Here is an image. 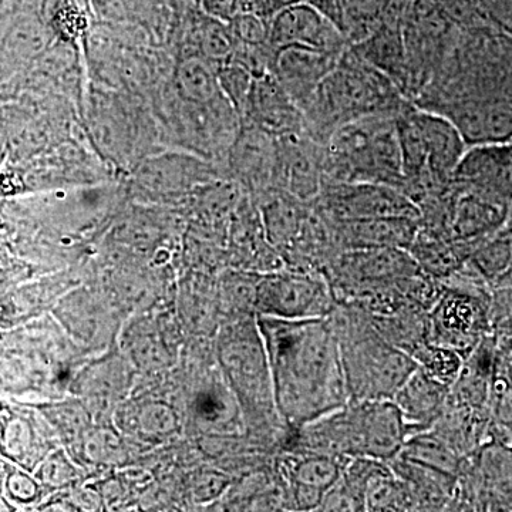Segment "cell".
Wrapping results in <instances>:
<instances>
[{"mask_svg": "<svg viewBox=\"0 0 512 512\" xmlns=\"http://www.w3.org/2000/svg\"><path fill=\"white\" fill-rule=\"evenodd\" d=\"M456 124L468 146L512 141V39L490 26L458 29L439 69L412 101Z\"/></svg>", "mask_w": 512, "mask_h": 512, "instance_id": "cell-1", "label": "cell"}, {"mask_svg": "<svg viewBox=\"0 0 512 512\" xmlns=\"http://www.w3.org/2000/svg\"><path fill=\"white\" fill-rule=\"evenodd\" d=\"M261 332L276 407L293 430L349 403L338 336L329 316L299 320L265 316Z\"/></svg>", "mask_w": 512, "mask_h": 512, "instance_id": "cell-2", "label": "cell"}, {"mask_svg": "<svg viewBox=\"0 0 512 512\" xmlns=\"http://www.w3.org/2000/svg\"><path fill=\"white\" fill-rule=\"evenodd\" d=\"M293 447L340 458L390 461L407 440L402 414L392 400L349 402L293 430Z\"/></svg>", "mask_w": 512, "mask_h": 512, "instance_id": "cell-3", "label": "cell"}, {"mask_svg": "<svg viewBox=\"0 0 512 512\" xmlns=\"http://www.w3.org/2000/svg\"><path fill=\"white\" fill-rule=\"evenodd\" d=\"M407 103L409 100L386 74L349 46L303 113L306 133L323 144L336 128L349 121L377 114L396 116Z\"/></svg>", "mask_w": 512, "mask_h": 512, "instance_id": "cell-4", "label": "cell"}, {"mask_svg": "<svg viewBox=\"0 0 512 512\" xmlns=\"http://www.w3.org/2000/svg\"><path fill=\"white\" fill-rule=\"evenodd\" d=\"M329 318L338 336L349 402L392 400L419 367L416 360L387 342L355 305L336 302Z\"/></svg>", "mask_w": 512, "mask_h": 512, "instance_id": "cell-5", "label": "cell"}, {"mask_svg": "<svg viewBox=\"0 0 512 512\" xmlns=\"http://www.w3.org/2000/svg\"><path fill=\"white\" fill-rule=\"evenodd\" d=\"M396 116L377 114L336 128L323 143V183H375L402 190L404 173Z\"/></svg>", "mask_w": 512, "mask_h": 512, "instance_id": "cell-6", "label": "cell"}, {"mask_svg": "<svg viewBox=\"0 0 512 512\" xmlns=\"http://www.w3.org/2000/svg\"><path fill=\"white\" fill-rule=\"evenodd\" d=\"M441 284L443 289L429 311L427 339L466 359L491 335V285L467 262Z\"/></svg>", "mask_w": 512, "mask_h": 512, "instance_id": "cell-7", "label": "cell"}, {"mask_svg": "<svg viewBox=\"0 0 512 512\" xmlns=\"http://www.w3.org/2000/svg\"><path fill=\"white\" fill-rule=\"evenodd\" d=\"M404 180L430 174L451 181L468 144L453 121L413 103L396 116Z\"/></svg>", "mask_w": 512, "mask_h": 512, "instance_id": "cell-8", "label": "cell"}, {"mask_svg": "<svg viewBox=\"0 0 512 512\" xmlns=\"http://www.w3.org/2000/svg\"><path fill=\"white\" fill-rule=\"evenodd\" d=\"M163 94L161 121L175 143L195 156L224 165L241 130V119L227 97L210 103H190L178 99L170 89Z\"/></svg>", "mask_w": 512, "mask_h": 512, "instance_id": "cell-9", "label": "cell"}, {"mask_svg": "<svg viewBox=\"0 0 512 512\" xmlns=\"http://www.w3.org/2000/svg\"><path fill=\"white\" fill-rule=\"evenodd\" d=\"M90 143L106 163L124 167L141 161L140 151L150 147L144 140L141 114L113 90L92 87L86 106H82Z\"/></svg>", "mask_w": 512, "mask_h": 512, "instance_id": "cell-10", "label": "cell"}, {"mask_svg": "<svg viewBox=\"0 0 512 512\" xmlns=\"http://www.w3.org/2000/svg\"><path fill=\"white\" fill-rule=\"evenodd\" d=\"M453 511H512V447L485 441L463 458Z\"/></svg>", "mask_w": 512, "mask_h": 512, "instance_id": "cell-11", "label": "cell"}, {"mask_svg": "<svg viewBox=\"0 0 512 512\" xmlns=\"http://www.w3.org/2000/svg\"><path fill=\"white\" fill-rule=\"evenodd\" d=\"M329 220L410 218L420 221V210L406 194L390 185L375 183H323L313 202Z\"/></svg>", "mask_w": 512, "mask_h": 512, "instance_id": "cell-12", "label": "cell"}, {"mask_svg": "<svg viewBox=\"0 0 512 512\" xmlns=\"http://www.w3.org/2000/svg\"><path fill=\"white\" fill-rule=\"evenodd\" d=\"M451 184L511 211L512 141L468 146L451 174Z\"/></svg>", "mask_w": 512, "mask_h": 512, "instance_id": "cell-13", "label": "cell"}, {"mask_svg": "<svg viewBox=\"0 0 512 512\" xmlns=\"http://www.w3.org/2000/svg\"><path fill=\"white\" fill-rule=\"evenodd\" d=\"M259 305L272 318H326L336 306L328 279L322 274L276 276L261 285Z\"/></svg>", "mask_w": 512, "mask_h": 512, "instance_id": "cell-14", "label": "cell"}, {"mask_svg": "<svg viewBox=\"0 0 512 512\" xmlns=\"http://www.w3.org/2000/svg\"><path fill=\"white\" fill-rule=\"evenodd\" d=\"M325 181L323 144L311 134L276 137L275 187L296 200L313 204Z\"/></svg>", "mask_w": 512, "mask_h": 512, "instance_id": "cell-15", "label": "cell"}, {"mask_svg": "<svg viewBox=\"0 0 512 512\" xmlns=\"http://www.w3.org/2000/svg\"><path fill=\"white\" fill-rule=\"evenodd\" d=\"M269 42L275 50L302 46L342 55L349 45L338 26L311 3H299L269 20Z\"/></svg>", "mask_w": 512, "mask_h": 512, "instance_id": "cell-16", "label": "cell"}, {"mask_svg": "<svg viewBox=\"0 0 512 512\" xmlns=\"http://www.w3.org/2000/svg\"><path fill=\"white\" fill-rule=\"evenodd\" d=\"M340 56L311 47H281L275 50L271 73L305 113L320 83L332 72Z\"/></svg>", "mask_w": 512, "mask_h": 512, "instance_id": "cell-17", "label": "cell"}, {"mask_svg": "<svg viewBox=\"0 0 512 512\" xmlns=\"http://www.w3.org/2000/svg\"><path fill=\"white\" fill-rule=\"evenodd\" d=\"M241 124H251L274 137L306 131L302 110L272 73L255 77Z\"/></svg>", "mask_w": 512, "mask_h": 512, "instance_id": "cell-18", "label": "cell"}, {"mask_svg": "<svg viewBox=\"0 0 512 512\" xmlns=\"http://www.w3.org/2000/svg\"><path fill=\"white\" fill-rule=\"evenodd\" d=\"M224 165L227 173L252 187H275L276 137L251 124H241Z\"/></svg>", "mask_w": 512, "mask_h": 512, "instance_id": "cell-19", "label": "cell"}, {"mask_svg": "<svg viewBox=\"0 0 512 512\" xmlns=\"http://www.w3.org/2000/svg\"><path fill=\"white\" fill-rule=\"evenodd\" d=\"M99 22L140 28L154 46L170 42L177 15L165 0H90Z\"/></svg>", "mask_w": 512, "mask_h": 512, "instance_id": "cell-20", "label": "cell"}, {"mask_svg": "<svg viewBox=\"0 0 512 512\" xmlns=\"http://www.w3.org/2000/svg\"><path fill=\"white\" fill-rule=\"evenodd\" d=\"M448 393L446 384L431 379L420 367L414 370L392 399L402 414L407 439L434 426L446 409Z\"/></svg>", "mask_w": 512, "mask_h": 512, "instance_id": "cell-21", "label": "cell"}, {"mask_svg": "<svg viewBox=\"0 0 512 512\" xmlns=\"http://www.w3.org/2000/svg\"><path fill=\"white\" fill-rule=\"evenodd\" d=\"M329 221L342 251L367 248L407 249L412 245L420 228V222L410 218Z\"/></svg>", "mask_w": 512, "mask_h": 512, "instance_id": "cell-22", "label": "cell"}, {"mask_svg": "<svg viewBox=\"0 0 512 512\" xmlns=\"http://www.w3.org/2000/svg\"><path fill=\"white\" fill-rule=\"evenodd\" d=\"M508 218L510 211L507 208L485 200L473 192L456 188L451 204L448 232L453 241L476 245L500 231L507 224Z\"/></svg>", "mask_w": 512, "mask_h": 512, "instance_id": "cell-23", "label": "cell"}, {"mask_svg": "<svg viewBox=\"0 0 512 512\" xmlns=\"http://www.w3.org/2000/svg\"><path fill=\"white\" fill-rule=\"evenodd\" d=\"M387 463L393 473L409 488L414 510L453 511L457 497V476L400 456L392 458Z\"/></svg>", "mask_w": 512, "mask_h": 512, "instance_id": "cell-24", "label": "cell"}, {"mask_svg": "<svg viewBox=\"0 0 512 512\" xmlns=\"http://www.w3.org/2000/svg\"><path fill=\"white\" fill-rule=\"evenodd\" d=\"M491 417L488 410L448 402L431 431L446 441L461 457L476 451L488 440Z\"/></svg>", "mask_w": 512, "mask_h": 512, "instance_id": "cell-25", "label": "cell"}, {"mask_svg": "<svg viewBox=\"0 0 512 512\" xmlns=\"http://www.w3.org/2000/svg\"><path fill=\"white\" fill-rule=\"evenodd\" d=\"M221 64L195 53H181L174 60L170 90L190 103H210L224 96L218 82Z\"/></svg>", "mask_w": 512, "mask_h": 512, "instance_id": "cell-26", "label": "cell"}, {"mask_svg": "<svg viewBox=\"0 0 512 512\" xmlns=\"http://www.w3.org/2000/svg\"><path fill=\"white\" fill-rule=\"evenodd\" d=\"M350 47L367 63L386 74L403 94L406 86V49L400 30L380 25L363 42Z\"/></svg>", "mask_w": 512, "mask_h": 512, "instance_id": "cell-27", "label": "cell"}, {"mask_svg": "<svg viewBox=\"0 0 512 512\" xmlns=\"http://www.w3.org/2000/svg\"><path fill=\"white\" fill-rule=\"evenodd\" d=\"M369 318L387 342L410 356L429 342V312L419 306H407L389 315H369Z\"/></svg>", "mask_w": 512, "mask_h": 512, "instance_id": "cell-28", "label": "cell"}, {"mask_svg": "<svg viewBox=\"0 0 512 512\" xmlns=\"http://www.w3.org/2000/svg\"><path fill=\"white\" fill-rule=\"evenodd\" d=\"M348 460L349 458L301 450L298 456L292 458L289 474L293 485L313 488L325 494L339 480Z\"/></svg>", "mask_w": 512, "mask_h": 512, "instance_id": "cell-29", "label": "cell"}, {"mask_svg": "<svg viewBox=\"0 0 512 512\" xmlns=\"http://www.w3.org/2000/svg\"><path fill=\"white\" fill-rule=\"evenodd\" d=\"M399 456L453 476H457L464 458L431 430L410 436Z\"/></svg>", "mask_w": 512, "mask_h": 512, "instance_id": "cell-30", "label": "cell"}, {"mask_svg": "<svg viewBox=\"0 0 512 512\" xmlns=\"http://www.w3.org/2000/svg\"><path fill=\"white\" fill-rule=\"evenodd\" d=\"M366 511H416L407 485L393 473L389 463L367 485Z\"/></svg>", "mask_w": 512, "mask_h": 512, "instance_id": "cell-31", "label": "cell"}, {"mask_svg": "<svg viewBox=\"0 0 512 512\" xmlns=\"http://www.w3.org/2000/svg\"><path fill=\"white\" fill-rule=\"evenodd\" d=\"M386 0H345L340 30L349 46L363 42L380 26Z\"/></svg>", "mask_w": 512, "mask_h": 512, "instance_id": "cell-32", "label": "cell"}, {"mask_svg": "<svg viewBox=\"0 0 512 512\" xmlns=\"http://www.w3.org/2000/svg\"><path fill=\"white\" fill-rule=\"evenodd\" d=\"M412 357L426 375L448 387L456 382L464 365V357L456 350L441 348L430 342L421 345Z\"/></svg>", "mask_w": 512, "mask_h": 512, "instance_id": "cell-33", "label": "cell"}, {"mask_svg": "<svg viewBox=\"0 0 512 512\" xmlns=\"http://www.w3.org/2000/svg\"><path fill=\"white\" fill-rule=\"evenodd\" d=\"M254 80L255 77L252 76L249 70L237 62H232V60L221 64L220 69H218V82H220L221 92L227 97L241 120L244 117L245 110H247L249 94H251Z\"/></svg>", "mask_w": 512, "mask_h": 512, "instance_id": "cell-34", "label": "cell"}, {"mask_svg": "<svg viewBox=\"0 0 512 512\" xmlns=\"http://www.w3.org/2000/svg\"><path fill=\"white\" fill-rule=\"evenodd\" d=\"M227 23L235 47L271 46L269 20L261 18L255 13L239 12Z\"/></svg>", "mask_w": 512, "mask_h": 512, "instance_id": "cell-35", "label": "cell"}, {"mask_svg": "<svg viewBox=\"0 0 512 512\" xmlns=\"http://www.w3.org/2000/svg\"><path fill=\"white\" fill-rule=\"evenodd\" d=\"M436 2L457 28L485 26L478 8V0H436Z\"/></svg>", "mask_w": 512, "mask_h": 512, "instance_id": "cell-36", "label": "cell"}, {"mask_svg": "<svg viewBox=\"0 0 512 512\" xmlns=\"http://www.w3.org/2000/svg\"><path fill=\"white\" fill-rule=\"evenodd\" d=\"M485 26L512 39V0H478Z\"/></svg>", "mask_w": 512, "mask_h": 512, "instance_id": "cell-37", "label": "cell"}, {"mask_svg": "<svg viewBox=\"0 0 512 512\" xmlns=\"http://www.w3.org/2000/svg\"><path fill=\"white\" fill-rule=\"evenodd\" d=\"M305 2L309 0H241V12L255 13L261 18L271 20L281 10Z\"/></svg>", "mask_w": 512, "mask_h": 512, "instance_id": "cell-38", "label": "cell"}, {"mask_svg": "<svg viewBox=\"0 0 512 512\" xmlns=\"http://www.w3.org/2000/svg\"><path fill=\"white\" fill-rule=\"evenodd\" d=\"M200 9L212 18L229 22L241 12V0H200Z\"/></svg>", "mask_w": 512, "mask_h": 512, "instance_id": "cell-39", "label": "cell"}, {"mask_svg": "<svg viewBox=\"0 0 512 512\" xmlns=\"http://www.w3.org/2000/svg\"><path fill=\"white\" fill-rule=\"evenodd\" d=\"M309 3H311L312 6H315L320 13H323L326 18L332 20V22L340 29L345 0H309ZM340 32H342V30H340Z\"/></svg>", "mask_w": 512, "mask_h": 512, "instance_id": "cell-40", "label": "cell"}, {"mask_svg": "<svg viewBox=\"0 0 512 512\" xmlns=\"http://www.w3.org/2000/svg\"><path fill=\"white\" fill-rule=\"evenodd\" d=\"M495 367H497L512 384V353L500 352V350L497 349V362H495Z\"/></svg>", "mask_w": 512, "mask_h": 512, "instance_id": "cell-41", "label": "cell"}, {"mask_svg": "<svg viewBox=\"0 0 512 512\" xmlns=\"http://www.w3.org/2000/svg\"><path fill=\"white\" fill-rule=\"evenodd\" d=\"M15 3V0H0V8H9Z\"/></svg>", "mask_w": 512, "mask_h": 512, "instance_id": "cell-42", "label": "cell"}, {"mask_svg": "<svg viewBox=\"0 0 512 512\" xmlns=\"http://www.w3.org/2000/svg\"><path fill=\"white\" fill-rule=\"evenodd\" d=\"M508 222H512V207H511V211H510V218H508Z\"/></svg>", "mask_w": 512, "mask_h": 512, "instance_id": "cell-43", "label": "cell"}]
</instances>
